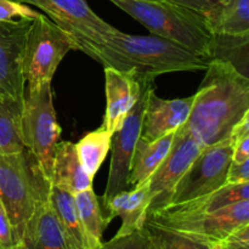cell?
Instances as JSON below:
<instances>
[{
    "label": "cell",
    "instance_id": "cell-12",
    "mask_svg": "<svg viewBox=\"0 0 249 249\" xmlns=\"http://www.w3.org/2000/svg\"><path fill=\"white\" fill-rule=\"evenodd\" d=\"M31 19L0 21V96L16 100L23 106L26 79L23 50Z\"/></svg>",
    "mask_w": 249,
    "mask_h": 249
},
{
    "label": "cell",
    "instance_id": "cell-28",
    "mask_svg": "<svg viewBox=\"0 0 249 249\" xmlns=\"http://www.w3.org/2000/svg\"><path fill=\"white\" fill-rule=\"evenodd\" d=\"M39 14L40 12L31 9L23 2L16 0H0V21H12L15 17L33 21Z\"/></svg>",
    "mask_w": 249,
    "mask_h": 249
},
{
    "label": "cell",
    "instance_id": "cell-29",
    "mask_svg": "<svg viewBox=\"0 0 249 249\" xmlns=\"http://www.w3.org/2000/svg\"><path fill=\"white\" fill-rule=\"evenodd\" d=\"M243 182H249V160L243 162L231 160L226 184H243Z\"/></svg>",
    "mask_w": 249,
    "mask_h": 249
},
{
    "label": "cell",
    "instance_id": "cell-24",
    "mask_svg": "<svg viewBox=\"0 0 249 249\" xmlns=\"http://www.w3.org/2000/svg\"><path fill=\"white\" fill-rule=\"evenodd\" d=\"M215 34L249 36V0H220Z\"/></svg>",
    "mask_w": 249,
    "mask_h": 249
},
{
    "label": "cell",
    "instance_id": "cell-33",
    "mask_svg": "<svg viewBox=\"0 0 249 249\" xmlns=\"http://www.w3.org/2000/svg\"><path fill=\"white\" fill-rule=\"evenodd\" d=\"M211 249H220V246H219V245H216V246H213V247H212Z\"/></svg>",
    "mask_w": 249,
    "mask_h": 249
},
{
    "label": "cell",
    "instance_id": "cell-1",
    "mask_svg": "<svg viewBox=\"0 0 249 249\" xmlns=\"http://www.w3.org/2000/svg\"><path fill=\"white\" fill-rule=\"evenodd\" d=\"M206 71L182 126L202 147L230 138L233 126L249 113L247 75L220 58H213Z\"/></svg>",
    "mask_w": 249,
    "mask_h": 249
},
{
    "label": "cell",
    "instance_id": "cell-16",
    "mask_svg": "<svg viewBox=\"0 0 249 249\" xmlns=\"http://www.w3.org/2000/svg\"><path fill=\"white\" fill-rule=\"evenodd\" d=\"M150 204V181L133 187L130 191L119 192L105 206L107 214L105 215L107 223L113 218L122 219V225L117 235H126L134 231L141 230L147 218V209Z\"/></svg>",
    "mask_w": 249,
    "mask_h": 249
},
{
    "label": "cell",
    "instance_id": "cell-19",
    "mask_svg": "<svg viewBox=\"0 0 249 249\" xmlns=\"http://www.w3.org/2000/svg\"><path fill=\"white\" fill-rule=\"evenodd\" d=\"M49 202L71 247L73 249H91L80 221L73 195L51 185Z\"/></svg>",
    "mask_w": 249,
    "mask_h": 249
},
{
    "label": "cell",
    "instance_id": "cell-21",
    "mask_svg": "<svg viewBox=\"0 0 249 249\" xmlns=\"http://www.w3.org/2000/svg\"><path fill=\"white\" fill-rule=\"evenodd\" d=\"M73 197H74L80 221L89 241L90 248L97 249L102 243V235H104L105 229L108 225L105 214L101 211L99 197L95 194L92 187L74 194Z\"/></svg>",
    "mask_w": 249,
    "mask_h": 249
},
{
    "label": "cell",
    "instance_id": "cell-27",
    "mask_svg": "<svg viewBox=\"0 0 249 249\" xmlns=\"http://www.w3.org/2000/svg\"><path fill=\"white\" fill-rule=\"evenodd\" d=\"M165 1L180 5V6L201 14L202 16L208 19L214 31V27H215L216 19L219 16L220 0H165Z\"/></svg>",
    "mask_w": 249,
    "mask_h": 249
},
{
    "label": "cell",
    "instance_id": "cell-20",
    "mask_svg": "<svg viewBox=\"0 0 249 249\" xmlns=\"http://www.w3.org/2000/svg\"><path fill=\"white\" fill-rule=\"evenodd\" d=\"M22 108L23 106L16 100L0 96V155L26 150L21 125Z\"/></svg>",
    "mask_w": 249,
    "mask_h": 249
},
{
    "label": "cell",
    "instance_id": "cell-8",
    "mask_svg": "<svg viewBox=\"0 0 249 249\" xmlns=\"http://www.w3.org/2000/svg\"><path fill=\"white\" fill-rule=\"evenodd\" d=\"M38 7L53 23L72 36L78 50L89 55L92 49L117 31L97 16L87 0H16Z\"/></svg>",
    "mask_w": 249,
    "mask_h": 249
},
{
    "label": "cell",
    "instance_id": "cell-25",
    "mask_svg": "<svg viewBox=\"0 0 249 249\" xmlns=\"http://www.w3.org/2000/svg\"><path fill=\"white\" fill-rule=\"evenodd\" d=\"M148 232L151 249H211L212 247L204 243L179 235L165 229L157 228L155 225L145 223L143 225Z\"/></svg>",
    "mask_w": 249,
    "mask_h": 249
},
{
    "label": "cell",
    "instance_id": "cell-15",
    "mask_svg": "<svg viewBox=\"0 0 249 249\" xmlns=\"http://www.w3.org/2000/svg\"><path fill=\"white\" fill-rule=\"evenodd\" d=\"M12 249H73L66 238L49 198L40 202Z\"/></svg>",
    "mask_w": 249,
    "mask_h": 249
},
{
    "label": "cell",
    "instance_id": "cell-30",
    "mask_svg": "<svg viewBox=\"0 0 249 249\" xmlns=\"http://www.w3.org/2000/svg\"><path fill=\"white\" fill-rule=\"evenodd\" d=\"M15 246L9 216L0 202V249H12Z\"/></svg>",
    "mask_w": 249,
    "mask_h": 249
},
{
    "label": "cell",
    "instance_id": "cell-22",
    "mask_svg": "<svg viewBox=\"0 0 249 249\" xmlns=\"http://www.w3.org/2000/svg\"><path fill=\"white\" fill-rule=\"evenodd\" d=\"M112 135L104 126L88 133L74 145L83 169L91 179L99 172L107 153L111 150Z\"/></svg>",
    "mask_w": 249,
    "mask_h": 249
},
{
    "label": "cell",
    "instance_id": "cell-32",
    "mask_svg": "<svg viewBox=\"0 0 249 249\" xmlns=\"http://www.w3.org/2000/svg\"><path fill=\"white\" fill-rule=\"evenodd\" d=\"M219 246H220V249H249V243L233 240H226L221 242Z\"/></svg>",
    "mask_w": 249,
    "mask_h": 249
},
{
    "label": "cell",
    "instance_id": "cell-14",
    "mask_svg": "<svg viewBox=\"0 0 249 249\" xmlns=\"http://www.w3.org/2000/svg\"><path fill=\"white\" fill-rule=\"evenodd\" d=\"M105 78L107 107L102 126L114 134L139 100L142 90V78L111 67H105Z\"/></svg>",
    "mask_w": 249,
    "mask_h": 249
},
{
    "label": "cell",
    "instance_id": "cell-5",
    "mask_svg": "<svg viewBox=\"0 0 249 249\" xmlns=\"http://www.w3.org/2000/svg\"><path fill=\"white\" fill-rule=\"evenodd\" d=\"M145 223L213 247L249 224V201H241L214 212H184L167 207L150 214Z\"/></svg>",
    "mask_w": 249,
    "mask_h": 249
},
{
    "label": "cell",
    "instance_id": "cell-3",
    "mask_svg": "<svg viewBox=\"0 0 249 249\" xmlns=\"http://www.w3.org/2000/svg\"><path fill=\"white\" fill-rule=\"evenodd\" d=\"M151 34L175 41L203 57L213 60L216 34L201 14L165 0H109Z\"/></svg>",
    "mask_w": 249,
    "mask_h": 249
},
{
    "label": "cell",
    "instance_id": "cell-7",
    "mask_svg": "<svg viewBox=\"0 0 249 249\" xmlns=\"http://www.w3.org/2000/svg\"><path fill=\"white\" fill-rule=\"evenodd\" d=\"M21 125L24 146L50 180L53 151L62 131L53 107L51 83H46L36 91H26Z\"/></svg>",
    "mask_w": 249,
    "mask_h": 249
},
{
    "label": "cell",
    "instance_id": "cell-6",
    "mask_svg": "<svg viewBox=\"0 0 249 249\" xmlns=\"http://www.w3.org/2000/svg\"><path fill=\"white\" fill-rule=\"evenodd\" d=\"M78 45L71 34L39 14L32 21L23 50V74L26 91H36L51 83L61 61Z\"/></svg>",
    "mask_w": 249,
    "mask_h": 249
},
{
    "label": "cell",
    "instance_id": "cell-23",
    "mask_svg": "<svg viewBox=\"0 0 249 249\" xmlns=\"http://www.w3.org/2000/svg\"><path fill=\"white\" fill-rule=\"evenodd\" d=\"M241 201H249V182L225 184L212 194L194 201L172 206V208L184 212H214Z\"/></svg>",
    "mask_w": 249,
    "mask_h": 249
},
{
    "label": "cell",
    "instance_id": "cell-11",
    "mask_svg": "<svg viewBox=\"0 0 249 249\" xmlns=\"http://www.w3.org/2000/svg\"><path fill=\"white\" fill-rule=\"evenodd\" d=\"M202 148L203 147L192 138L191 134L185 131L182 126L175 131L169 153L148 179L150 204L147 215L169 206L175 186Z\"/></svg>",
    "mask_w": 249,
    "mask_h": 249
},
{
    "label": "cell",
    "instance_id": "cell-2",
    "mask_svg": "<svg viewBox=\"0 0 249 249\" xmlns=\"http://www.w3.org/2000/svg\"><path fill=\"white\" fill-rule=\"evenodd\" d=\"M89 56L105 67L152 79L164 73L207 70L212 61L169 39L155 34L134 36L118 29Z\"/></svg>",
    "mask_w": 249,
    "mask_h": 249
},
{
    "label": "cell",
    "instance_id": "cell-4",
    "mask_svg": "<svg viewBox=\"0 0 249 249\" xmlns=\"http://www.w3.org/2000/svg\"><path fill=\"white\" fill-rule=\"evenodd\" d=\"M51 182L28 150L0 155V202L9 216L14 242L40 202L49 198Z\"/></svg>",
    "mask_w": 249,
    "mask_h": 249
},
{
    "label": "cell",
    "instance_id": "cell-10",
    "mask_svg": "<svg viewBox=\"0 0 249 249\" xmlns=\"http://www.w3.org/2000/svg\"><path fill=\"white\" fill-rule=\"evenodd\" d=\"M153 83L155 79L152 78H142V90L139 100L125 117L121 128L112 135L111 164H109L107 186L102 197L105 206L111 201L112 197L128 187L130 160L136 142L140 138L148 92L153 88Z\"/></svg>",
    "mask_w": 249,
    "mask_h": 249
},
{
    "label": "cell",
    "instance_id": "cell-31",
    "mask_svg": "<svg viewBox=\"0 0 249 249\" xmlns=\"http://www.w3.org/2000/svg\"><path fill=\"white\" fill-rule=\"evenodd\" d=\"M247 160H249V136H245L233 143L232 162H243Z\"/></svg>",
    "mask_w": 249,
    "mask_h": 249
},
{
    "label": "cell",
    "instance_id": "cell-18",
    "mask_svg": "<svg viewBox=\"0 0 249 249\" xmlns=\"http://www.w3.org/2000/svg\"><path fill=\"white\" fill-rule=\"evenodd\" d=\"M175 133L168 134L155 141L139 138L130 160L128 186L135 187L151 178L172 148Z\"/></svg>",
    "mask_w": 249,
    "mask_h": 249
},
{
    "label": "cell",
    "instance_id": "cell-13",
    "mask_svg": "<svg viewBox=\"0 0 249 249\" xmlns=\"http://www.w3.org/2000/svg\"><path fill=\"white\" fill-rule=\"evenodd\" d=\"M195 95L185 99H160L156 95L153 87L148 92L140 139L151 142L184 126L189 119Z\"/></svg>",
    "mask_w": 249,
    "mask_h": 249
},
{
    "label": "cell",
    "instance_id": "cell-17",
    "mask_svg": "<svg viewBox=\"0 0 249 249\" xmlns=\"http://www.w3.org/2000/svg\"><path fill=\"white\" fill-rule=\"evenodd\" d=\"M92 180L80 164L74 143L58 141L53 151L51 185L74 195L92 187Z\"/></svg>",
    "mask_w": 249,
    "mask_h": 249
},
{
    "label": "cell",
    "instance_id": "cell-9",
    "mask_svg": "<svg viewBox=\"0 0 249 249\" xmlns=\"http://www.w3.org/2000/svg\"><path fill=\"white\" fill-rule=\"evenodd\" d=\"M232 147L229 138L202 148L175 186L168 207L194 201L224 186L232 160Z\"/></svg>",
    "mask_w": 249,
    "mask_h": 249
},
{
    "label": "cell",
    "instance_id": "cell-26",
    "mask_svg": "<svg viewBox=\"0 0 249 249\" xmlns=\"http://www.w3.org/2000/svg\"><path fill=\"white\" fill-rule=\"evenodd\" d=\"M97 249H151L146 228L126 235H116L112 240L102 242Z\"/></svg>",
    "mask_w": 249,
    "mask_h": 249
}]
</instances>
